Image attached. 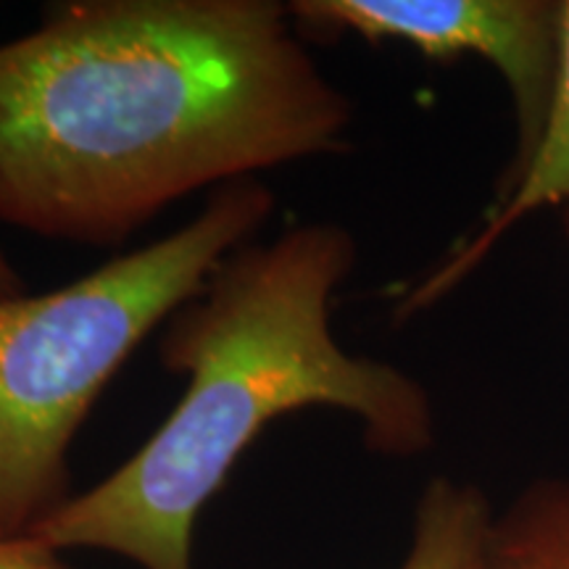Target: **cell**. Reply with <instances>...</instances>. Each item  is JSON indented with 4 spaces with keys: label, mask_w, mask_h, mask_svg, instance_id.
I'll return each mask as SVG.
<instances>
[{
    "label": "cell",
    "mask_w": 569,
    "mask_h": 569,
    "mask_svg": "<svg viewBox=\"0 0 569 569\" xmlns=\"http://www.w3.org/2000/svg\"><path fill=\"white\" fill-rule=\"evenodd\" d=\"M277 0H69L0 46V222L122 246L198 190L348 151Z\"/></svg>",
    "instance_id": "6da1fadb"
},
{
    "label": "cell",
    "mask_w": 569,
    "mask_h": 569,
    "mask_svg": "<svg viewBox=\"0 0 569 569\" xmlns=\"http://www.w3.org/2000/svg\"><path fill=\"white\" fill-rule=\"evenodd\" d=\"M356 267L343 224L301 222L219 261L167 319L159 361L188 388L153 438L32 530L56 553L109 551L142 569H193V528L234 461L277 417L353 415L369 451L411 459L436 443L415 377L353 356L332 336V296Z\"/></svg>",
    "instance_id": "7a4b0ae2"
},
{
    "label": "cell",
    "mask_w": 569,
    "mask_h": 569,
    "mask_svg": "<svg viewBox=\"0 0 569 569\" xmlns=\"http://www.w3.org/2000/svg\"><path fill=\"white\" fill-rule=\"evenodd\" d=\"M277 209L264 182L211 193L156 243L40 296L0 298V538L69 501V448L111 377Z\"/></svg>",
    "instance_id": "3957f363"
},
{
    "label": "cell",
    "mask_w": 569,
    "mask_h": 569,
    "mask_svg": "<svg viewBox=\"0 0 569 569\" xmlns=\"http://www.w3.org/2000/svg\"><path fill=\"white\" fill-rule=\"evenodd\" d=\"M288 11L301 38L353 34L407 42L430 61H488L517 119L515 159L501 180L530 159L557 84L565 0H296Z\"/></svg>",
    "instance_id": "277c9868"
},
{
    "label": "cell",
    "mask_w": 569,
    "mask_h": 569,
    "mask_svg": "<svg viewBox=\"0 0 569 569\" xmlns=\"http://www.w3.org/2000/svg\"><path fill=\"white\" fill-rule=\"evenodd\" d=\"M540 209H561L567 213L569 230V0H565V24H561L559 71L543 130L532 148L530 159L509 180L496 188V201L482 224L459 248L440 261L425 280L411 284L409 293L396 306L398 322L417 317L419 311L436 306L440 298L459 288L469 274L482 267L507 234Z\"/></svg>",
    "instance_id": "5b68a950"
},
{
    "label": "cell",
    "mask_w": 569,
    "mask_h": 569,
    "mask_svg": "<svg viewBox=\"0 0 569 569\" xmlns=\"http://www.w3.org/2000/svg\"><path fill=\"white\" fill-rule=\"evenodd\" d=\"M493 509L480 488L430 480L419 496L411 543L398 569H490Z\"/></svg>",
    "instance_id": "8992f818"
},
{
    "label": "cell",
    "mask_w": 569,
    "mask_h": 569,
    "mask_svg": "<svg viewBox=\"0 0 569 569\" xmlns=\"http://www.w3.org/2000/svg\"><path fill=\"white\" fill-rule=\"evenodd\" d=\"M490 569H569V478L532 482L493 517Z\"/></svg>",
    "instance_id": "52a82bcc"
},
{
    "label": "cell",
    "mask_w": 569,
    "mask_h": 569,
    "mask_svg": "<svg viewBox=\"0 0 569 569\" xmlns=\"http://www.w3.org/2000/svg\"><path fill=\"white\" fill-rule=\"evenodd\" d=\"M0 569H63L59 553L34 538H0Z\"/></svg>",
    "instance_id": "ba28073f"
},
{
    "label": "cell",
    "mask_w": 569,
    "mask_h": 569,
    "mask_svg": "<svg viewBox=\"0 0 569 569\" xmlns=\"http://www.w3.org/2000/svg\"><path fill=\"white\" fill-rule=\"evenodd\" d=\"M24 296V280L17 272V267L6 259V253L0 251V298H17Z\"/></svg>",
    "instance_id": "9c48e42d"
}]
</instances>
